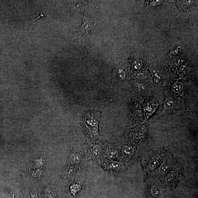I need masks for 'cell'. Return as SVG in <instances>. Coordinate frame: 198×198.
Masks as SVG:
<instances>
[{
  "label": "cell",
  "instance_id": "8fae6325",
  "mask_svg": "<svg viewBox=\"0 0 198 198\" xmlns=\"http://www.w3.org/2000/svg\"><path fill=\"white\" fill-rule=\"evenodd\" d=\"M169 168L168 166L167 165H164V166H162L161 168V170L162 171H163L164 172L166 171H167Z\"/></svg>",
  "mask_w": 198,
  "mask_h": 198
},
{
  "label": "cell",
  "instance_id": "9c48e42d",
  "mask_svg": "<svg viewBox=\"0 0 198 198\" xmlns=\"http://www.w3.org/2000/svg\"><path fill=\"white\" fill-rule=\"evenodd\" d=\"M137 87L138 90L139 91L142 92L144 91L145 90V87L141 84H138L137 85Z\"/></svg>",
  "mask_w": 198,
  "mask_h": 198
},
{
  "label": "cell",
  "instance_id": "6da1fadb",
  "mask_svg": "<svg viewBox=\"0 0 198 198\" xmlns=\"http://www.w3.org/2000/svg\"><path fill=\"white\" fill-rule=\"evenodd\" d=\"M84 120L85 128L87 133L91 137L99 138L98 125L99 116L97 114H88L85 116Z\"/></svg>",
  "mask_w": 198,
  "mask_h": 198
},
{
  "label": "cell",
  "instance_id": "30bf717a",
  "mask_svg": "<svg viewBox=\"0 0 198 198\" xmlns=\"http://www.w3.org/2000/svg\"><path fill=\"white\" fill-rule=\"evenodd\" d=\"M30 194L31 198H37L36 192L34 191V190H31Z\"/></svg>",
  "mask_w": 198,
  "mask_h": 198
},
{
  "label": "cell",
  "instance_id": "7a4b0ae2",
  "mask_svg": "<svg viewBox=\"0 0 198 198\" xmlns=\"http://www.w3.org/2000/svg\"><path fill=\"white\" fill-rule=\"evenodd\" d=\"M87 148L88 149L87 152L91 158H94L97 162L100 161L99 158L103 151L99 145L94 143L89 144Z\"/></svg>",
  "mask_w": 198,
  "mask_h": 198
},
{
  "label": "cell",
  "instance_id": "8992f818",
  "mask_svg": "<svg viewBox=\"0 0 198 198\" xmlns=\"http://www.w3.org/2000/svg\"><path fill=\"white\" fill-rule=\"evenodd\" d=\"M183 85L182 83L180 82L175 83L172 85V89L175 92H180L183 89Z\"/></svg>",
  "mask_w": 198,
  "mask_h": 198
},
{
  "label": "cell",
  "instance_id": "3957f363",
  "mask_svg": "<svg viewBox=\"0 0 198 198\" xmlns=\"http://www.w3.org/2000/svg\"><path fill=\"white\" fill-rule=\"evenodd\" d=\"M82 23L80 27L78 28V31L83 34H87L90 32L93 26V24L89 19L84 17L82 18Z\"/></svg>",
  "mask_w": 198,
  "mask_h": 198
},
{
  "label": "cell",
  "instance_id": "277c9868",
  "mask_svg": "<svg viewBox=\"0 0 198 198\" xmlns=\"http://www.w3.org/2000/svg\"><path fill=\"white\" fill-rule=\"evenodd\" d=\"M70 161L73 164H78L82 162V153L80 152H74L71 154L70 157Z\"/></svg>",
  "mask_w": 198,
  "mask_h": 198
},
{
  "label": "cell",
  "instance_id": "5b68a950",
  "mask_svg": "<svg viewBox=\"0 0 198 198\" xmlns=\"http://www.w3.org/2000/svg\"><path fill=\"white\" fill-rule=\"evenodd\" d=\"M174 102L171 98H168L166 99L164 103V107L167 110L172 109L173 107Z\"/></svg>",
  "mask_w": 198,
  "mask_h": 198
},
{
  "label": "cell",
  "instance_id": "ba28073f",
  "mask_svg": "<svg viewBox=\"0 0 198 198\" xmlns=\"http://www.w3.org/2000/svg\"><path fill=\"white\" fill-rule=\"evenodd\" d=\"M123 151L124 153L127 155H131L133 152L132 148L128 146H125L123 147Z\"/></svg>",
  "mask_w": 198,
  "mask_h": 198
},
{
  "label": "cell",
  "instance_id": "52a82bcc",
  "mask_svg": "<svg viewBox=\"0 0 198 198\" xmlns=\"http://www.w3.org/2000/svg\"><path fill=\"white\" fill-rule=\"evenodd\" d=\"M81 187L78 184H75L71 187L70 191L72 194L75 196L80 191Z\"/></svg>",
  "mask_w": 198,
  "mask_h": 198
},
{
  "label": "cell",
  "instance_id": "7c38bea8",
  "mask_svg": "<svg viewBox=\"0 0 198 198\" xmlns=\"http://www.w3.org/2000/svg\"><path fill=\"white\" fill-rule=\"evenodd\" d=\"M44 16V15H43V14L41 13V16H39L38 17H37L36 18H35V20H34L32 21V22H34L35 21H36V20H38L39 18H40L41 17H43Z\"/></svg>",
  "mask_w": 198,
  "mask_h": 198
}]
</instances>
